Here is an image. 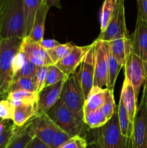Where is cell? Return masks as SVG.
I'll use <instances>...</instances> for the list:
<instances>
[{"mask_svg": "<svg viewBox=\"0 0 147 148\" xmlns=\"http://www.w3.org/2000/svg\"><path fill=\"white\" fill-rule=\"evenodd\" d=\"M5 121H2V120H0V134H2L4 132V130H6V128L7 127V124H6V123L4 122Z\"/></svg>", "mask_w": 147, "mask_h": 148, "instance_id": "ee69618b", "label": "cell"}, {"mask_svg": "<svg viewBox=\"0 0 147 148\" xmlns=\"http://www.w3.org/2000/svg\"><path fill=\"white\" fill-rule=\"evenodd\" d=\"M49 9L50 8L48 7L44 0H43L35 14L30 35L27 36V38L32 41L40 43L44 39L43 36H44L45 23Z\"/></svg>", "mask_w": 147, "mask_h": 148, "instance_id": "e0dca14e", "label": "cell"}, {"mask_svg": "<svg viewBox=\"0 0 147 148\" xmlns=\"http://www.w3.org/2000/svg\"><path fill=\"white\" fill-rule=\"evenodd\" d=\"M48 66H39L35 74L36 92L37 94L44 88L48 75Z\"/></svg>", "mask_w": 147, "mask_h": 148, "instance_id": "e575fe53", "label": "cell"}, {"mask_svg": "<svg viewBox=\"0 0 147 148\" xmlns=\"http://www.w3.org/2000/svg\"><path fill=\"white\" fill-rule=\"evenodd\" d=\"M53 122L71 137L81 136L84 125L78 122L73 113L65 106L60 99L47 113Z\"/></svg>", "mask_w": 147, "mask_h": 148, "instance_id": "5b68a950", "label": "cell"}, {"mask_svg": "<svg viewBox=\"0 0 147 148\" xmlns=\"http://www.w3.org/2000/svg\"><path fill=\"white\" fill-rule=\"evenodd\" d=\"M5 0H0V28H1V17H2V11L3 7Z\"/></svg>", "mask_w": 147, "mask_h": 148, "instance_id": "f6af8a7d", "label": "cell"}, {"mask_svg": "<svg viewBox=\"0 0 147 148\" xmlns=\"http://www.w3.org/2000/svg\"><path fill=\"white\" fill-rule=\"evenodd\" d=\"M27 148H48V147L44 143H42L37 137H34Z\"/></svg>", "mask_w": 147, "mask_h": 148, "instance_id": "b9f144b4", "label": "cell"}, {"mask_svg": "<svg viewBox=\"0 0 147 148\" xmlns=\"http://www.w3.org/2000/svg\"><path fill=\"white\" fill-rule=\"evenodd\" d=\"M43 0H24L25 37L30 35L35 14Z\"/></svg>", "mask_w": 147, "mask_h": 148, "instance_id": "cb8c5ba5", "label": "cell"}, {"mask_svg": "<svg viewBox=\"0 0 147 148\" xmlns=\"http://www.w3.org/2000/svg\"><path fill=\"white\" fill-rule=\"evenodd\" d=\"M120 99L122 101L127 110L128 114V118L131 122L133 124L134 117H135V111L137 109V101L135 95V91L131 82L127 78L125 77L122 83V90Z\"/></svg>", "mask_w": 147, "mask_h": 148, "instance_id": "ac0fdd59", "label": "cell"}, {"mask_svg": "<svg viewBox=\"0 0 147 148\" xmlns=\"http://www.w3.org/2000/svg\"><path fill=\"white\" fill-rule=\"evenodd\" d=\"M15 90L36 92V82L35 77H20L13 81L10 91Z\"/></svg>", "mask_w": 147, "mask_h": 148, "instance_id": "f546056e", "label": "cell"}, {"mask_svg": "<svg viewBox=\"0 0 147 148\" xmlns=\"http://www.w3.org/2000/svg\"><path fill=\"white\" fill-rule=\"evenodd\" d=\"M108 89L114 90L115 82L118 76L119 72L122 66L118 64L110 51L109 46L108 50Z\"/></svg>", "mask_w": 147, "mask_h": 148, "instance_id": "484cf974", "label": "cell"}, {"mask_svg": "<svg viewBox=\"0 0 147 148\" xmlns=\"http://www.w3.org/2000/svg\"><path fill=\"white\" fill-rule=\"evenodd\" d=\"M115 2L114 0H105L102 4L100 12V33L105 31L110 21L115 10Z\"/></svg>", "mask_w": 147, "mask_h": 148, "instance_id": "83f0119b", "label": "cell"}, {"mask_svg": "<svg viewBox=\"0 0 147 148\" xmlns=\"http://www.w3.org/2000/svg\"><path fill=\"white\" fill-rule=\"evenodd\" d=\"M114 1H115H115H116V0H114Z\"/></svg>", "mask_w": 147, "mask_h": 148, "instance_id": "c3c4849f", "label": "cell"}, {"mask_svg": "<svg viewBox=\"0 0 147 148\" xmlns=\"http://www.w3.org/2000/svg\"><path fill=\"white\" fill-rule=\"evenodd\" d=\"M1 99H3V98H1V97H0V101H1Z\"/></svg>", "mask_w": 147, "mask_h": 148, "instance_id": "7dc6e473", "label": "cell"}, {"mask_svg": "<svg viewBox=\"0 0 147 148\" xmlns=\"http://www.w3.org/2000/svg\"><path fill=\"white\" fill-rule=\"evenodd\" d=\"M95 43V77L93 87L107 88L108 78V43L96 39Z\"/></svg>", "mask_w": 147, "mask_h": 148, "instance_id": "ba28073f", "label": "cell"}, {"mask_svg": "<svg viewBox=\"0 0 147 148\" xmlns=\"http://www.w3.org/2000/svg\"><path fill=\"white\" fill-rule=\"evenodd\" d=\"M15 106L8 99H1L0 101V120L8 121L12 120L14 116Z\"/></svg>", "mask_w": 147, "mask_h": 148, "instance_id": "1f68e13d", "label": "cell"}, {"mask_svg": "<svg viewBox=\"0 0 147 148\" xmlns=\"http://www.w3.org/2000/svg\"><path fill=\"white\" fill-rule=\"evenodd\" d=\"M144 69H145V73H146V81H147V58L144 62Z\"/></svg>", "mask_w": 147, "mask_h": 148, "instance_id": "bcb514c9", "label": "cell"}, {"mask_svg": "<svg viewBox=\"0 0 147 148\" xmlns=\"http://www.w3.org/2000/svg\"><path fill=\"white\" fill-rule=\"evenodd\" d=\"M44 1L49 8L56 7L59 10L61 9V4L60 0H44Z\"/></svg>", "mask_w": 147, "mask_h": 148, "instance_id": "7bdbcfd3", "label": "cell"}, {"mask_svg": "<svg viewBox=\"0 0 147 148\" xmlns=\"http://www.w3.org/2000/svg\"><path fill=\"white\" fill-rule=\"evenodd\" d=\"M125 77L128 79L133 88L135 95L138 99L141 86L146 81V73L144 62L134 53H131L125 66Z\"/></svg>", "mask_w": 147, "mask_h": 148, "instance_id": "30bf717a", "label": "cell"}, {"mask_svg": "<svg viewBox=\"0 0 147 148\" xmlns=\"http://www.w3.org/2000/svg\"><path fill=\"white\" fill-rule=\"evenodd\" d=\"M26 58L24 57V54L22 53L20 51H19L18 53H17L15 56L14 58V60H13V71H14V75L17 71L20 70L22 68V66H23L24 63L25 62Z\"/></svg>", "mask_w": 147, "mask_h": 148, "instance_id": "74e56055", "label": "cell"}, {"mask_svg": "<svg viewBox=\"0 0 147 148\" xmlns=\"http://www.w3.org/2000/svg\"><path fill=\"white\" fill-rule=\"evenodd\" d=\"M25 38L24 0H5L1 17L0 39Z\"/></svg>", "mask_w": 147, "mask_h": 148, "instance_id": "6da1fadb", "label": "cell"}, {"mask_svg": "<svg viewBox=\"0 0 147 148\" xmlns=\"http://www.w3.org/2000/svg\"><path fill=\"white\" fill-rule=\"evenodd\" d=\"M23 38L0 39V97L7 98L14 79L13 60L20 49Z\"/></svg>", "mask_w": 147, "mask_h": 148, "instance_id": "7a4b0ae2", "label": "cell"}, {"mask_svg": "<svg viewBox=\"0 0 147 148\" xmlns=\"http://www.w3.org/2000/svg\"><path fill=\"white\" fill-rule=\"evenodd\" d=\"M33 138L34 135L32 132L30 120L23 127H17L6 148H27Z\"/></svg>", "mask_w": 147, "mask_h": 148, "instance_id": "d6986e66", "label": "cell"}, {"mask_svg": "<svg viewBox=\"0 0 147 148\" xmlns=\"http://www.w3.org/2000/svg\"><path fill=\"white\" fill-rule=\"evenodd\" d=\"M99 110L103 113L104 115L108 119V120L112 118L117 110V106L115 105V99H114L113 90L109 89L107 90L105 103Z\"/></svg>", "mask_w": 147, "mask_h": 148, "instance_id": "4dcf8cb0", "label": "cell"}, {"mask_svg": "<svg viewBox=\"0 0 147 148\" xmlns=\"http://www.w3.org/2000/svg\"><path fill=\"white\" fill-rule=\"evenodd\" d=\"M68 78L69 77L61 71L56 65H50L48 66V75L44 88L51 86L61 81H66Z\"/></svg>", "mask_w": 147, "mask_h": 148, "instance_id": "f1b7e54d", "label": "cell"}, {"mask_svg": "<svg viewBox=\"0 0 147 148\" xmlns=\"http://www.w3.org/2000/svg\"><path fill=\"white\" fill-rule=\"evenodd\" d=\"M117 112H118V123H119L121 134L125 138L131 140L133 124L130 121L126 108L120 99L117 107Z\"/></svg>", "mask_w": 147, "mask_h": 148, "instance_id": "603a6c76", "label": "cell"}, {"mask_svg": "<svg viewBox=\"0 0 147 148\" xmlns=\"http://www.w3.org/2000/svg\"><path fill=\"white\" fill-rule=\"evenodd\" d=\"M110 51L112 56L115 57L117 62L122 67H124L127 59L131 55V38H121L115 39L113 40L108 42Z\"/></svg>", "mask_w": 147, "mask_h": 148, "instance_id": "2e32d148", "label": "cell"}, {"mask_svg": "<svg viewBox=\"0 0 147 148\" xmlns=\"http://www.w3.org/2000/svg\"><path fill=\"white\" fill-rule=\"evenodd\" d=\"M86 148H107L99 138L96 137H92L90 141H87Z\"/></svg>", "mask_w": 147, "mask_h": 148, "instance_id": "60d3db41", "label": "cell"}, {"mask_svg": "<svg viewBox=\"0 0 147 148\" xmlns=\"http://www.w3.org/2000/svg\"><path fill=\"white\" fill-rule=\"evenodd\" d=\"M39 44H40L45 50L48 51L56 48V46H59L60 43H59L57 40H54V39H43L41 42L39 43Z\"/></svg>", "mask_w": 147, "mask_h": 148, "instance_id": "ab89813d", "label": "cell"}, {"mask_svg": "<svg viewBox=\"0 0 147 148\" xmlns=\"http://www.w3.org/2000/svg\"><path fill=\"white\" fill-rule=\"evenodd\" d=\"M84 123L90 129H99L109 120L100 110L84 112Z\"/></svg>", "mask_w": 147, "mask_h": 148, "instance_id": "d4e9b609", "label": "cell"}, {"mask_svg": "<svg viewBox=\"0 0 147 148\" xmlns=\"http://www.w3.org/2000/svg\"><path fill=\"white\" fill-rule=\"evenodd\" d=\"M121 38H130L126 27L124 0H116L113 14L105 31L100 33L97 40L109 42Z\"/></svg>", "mask_w": 147, "mask_h": 148, "instance_id": "8992f818", "label": "cell"}, {"mask_svg": "<svg viewBox=\"0 0 147 148\" xmlns=\"http://www.w3.org/2000/svg\"><path fill=\"white\" fill-rule=\"evenodd\" d=\"M36 108L37 104L22 105L15 107L12 119L13 124L19 128L25 125L36 116Z\"/></svg>", "mask_w": 147, "mask_h": 148, "instance_id": "44dd1931", "label": "cell"}, {"mask_svg": "<svg viewBox=\"0 0 147 148\" xmlns=\"http://www.w3.org/2000/svg\"><path fill=\"white\" fill-rule=\"evenodd\" d=\"M65 82L66 81H61L51 86L46 87L39 92L37 95L36 116L46 114L59 101Z\"/></svg>", "mask_w": 147, "mask_h": 148, "instance_id": "7c38bea8", "label": "cell"}, {"mask_svg": "<svg viewBox=\"0 0 147 148\" xmlns=\"http://www.w3.org/2000/svg\"><path fill=\"white\" fill-rule=\"evenodd\" d=\"M133 127L131 148H147V81L144 84L142 96L137 106Z\"/></svg>", "mask_w": 147, "mask_h": 148, "instance_id": "277c9868", "label": "cell"}, {"mask_svg": "<svg viewBox=\"0 0 147 148\" xmlns=\"http://www.w3.org/2000/svg\"><path fill=\"white\" fill-rule=\"evenodd\" d=\"M131 52L141 58L143 62L147 58V21L137 17L135 30L131 36Z\"/></svg>", "mask_w": 147, "mask_h": 148, "instance_id": "5bb4252c", "label": "cell"}, {"mask_svg": "<svg viewBox=\"0 0 147 148\" xmlns=\"http://www.w3.org/2000/svg\"><path fill=\"white\" fill-rule=\"evenodd\" d=\"M31 130L34 137H37L48 147H50L54 135L56 125L46 114L35 116L30 119Z\"/></svg>", "mask_w": 147, "mask_h": 148, "instance_id": "4fadbf2b", "label": "cell"}, {"mask_svg": "<svg viewBox=\"0 0 147 148\" xmlns=\"http://www.w3.org/2000/svg\"><path fill=\"white\" fill-rule=\"evenodd\" d=\"M91 46L92 44L84 46H75L69 55L54 65L68 77L71 76L82 63L85 56L90 49Z\"/></svg>", "mask_w": 147, "mask_h": 148, "instance_id": "9a60e30c", "label": "cell"}, {"mask_svg": "<svg viewBox=\"0 0 147 148\" xmlns=\"http://www.w3.org/2000/svg\"><path fill=\"white\" fill-rule=\"evenodd\" d=\"M71 138V136H69L67 133H66L61 129L56 126L54 135L52 139L51 143H50L49 148H60L66 142L69 141Z\"/></svg>", "mask_w": 147, "mask_h": 148, "instance_id": "836d02e7", "label": "cell"}, {"mask_svg": "<svg viewBox=\"0 0 147 148\" xmlns=\"http://www.w3.org/2000/svg\"><path fill=\"white\" fill-rule=\"evenodd\" d=\"M20 51L24 54L26 59L38 67L53 65L47 51L45 50L39 43L32 41L27 37L22 39Z\"/></svg>", "mask_w": 147, "mask_h": 148, "instance_id": "8fae6325", "label": "cell"}, {"mask_svg": "<svg viewBox=\"0 0 147 148\" xmlns=\"http://www.w3.org/2000/svg\"><path fill=\"white\" fill-rule=\"evenodd\" d=\"M37 68L38 66L26 59L21 69L14 74L13 81L20 77H35Z\"/></svg>", "mask_w": 147, "mask_h": 148, "instance_id": "d6a6232c", "label": "cell"}, {"mask_svg": "<svg viewBox=\"0 0 147 148\" xmlns=\"http://www.w3.org/2000/svg\"><path fill=\"white\" fill-rule=\"evenodd\" d=\"M137 17H141L147 21V0H137Z\"/></svg>", "mask_w": 147, "mask_h": 148, "instance_id": "f35d334b", "label": "cell"}, {"mask_svg": "<svg viewBox=\"0 0 147 148\" xmlns=\"http://www.w3.org/2000/svg\"><path fill=\"white\" fill-rule=\"evenodd\" d=\"M95 43H92L90 49L81 64L80 69L77 72L79 84L82 88L84 99L87 98L89 92L93 88L95 77Z\"/></svg>", "mask_w": 147, "mask_h": 148, "instance_id": "9c48e42d", "label": "cell"}, {"mask_svg": "<svg viewBox=\"0 0 147 148\" xmlns=\"http://www.w3.org/2000/svg\"><path fill=\"white\" fill-rule=\"evenodd\" d=\"M93 137L99 138L107 148H131V140L120 132L117 110L112 118L94 133Z\"/></svg>", "mask_w": 147, "mask_h": 148, "instance_id": "52a82bcc", "label": "cell"}, {"mask_svg": "<svg viewBox=\"0 0 147 148\" xmlns=\"http://www.w3.org/2000/svg\"><path fill=\"white\" fill-rule=\"evenodd\" d=\"M60 101L73 113L78 122L84 125V106L85 99L79 84L76 70L64 82Z\"/></svg>", "mask_w": 147, "mask_h": 148, "instance_id": "3957f363", "label": "cell"}, {"mask_svg": "<svg viewBox=\"0 0 147 148\" xmlns=\"http://www.w3.org/2000/svg\"><path fill=\"white\" fill-rule=\"evenodd\" d=\"M87 142L84 137L82 136L72 137L60 148H86Z\"/></svg>", "mask_w": 147, "mask_h": 148, "instance_id": "8d00e7d4", "label": "cell"}, {"mask_svg": "<svg viewBox=\"0 0 147 148\" xmlns=\"http://www.w3.org/2000/svg\"><path fill=\"white\" fill-rule=\"evenodd\" d=\"M37 92H28V91L15 90L10 91L7 96V99L10 100L15 107L22 105H30L37 104Z\"/></svg>", "mask_w": 147, "mask_h": 148, "instance_id": "7402d4cb", "label": "cell"}, {"mask_svg": "<svg viewBox=\"0 0 147 148\" xmlns=\"http://www.w3.org/2000/svg\"><path fill=\"white\" fill-rule=\"evenodd\" d=\"M75 45L71 43H66L63 44H59L54 49L47 51L50 60L52 61L53 64H56L63 59H64L67 55L69 54Z\"/></svg>", "mask_w": 147, "mask_h": 148, "instance_id": "4316f807", "label": "cell"}, {"mask_svg": "<svg viewBox=\"0 0 147 148\" xmlns=\"http://www.w3.org/2000/svg\"><path fill=\"white\" fill-rule=\"evenodd\" d=\"M107 90V88L93 87L84 101V112L95 111L100 109L105 103Z\"/></svg>", "mask_w": 147, "mask_h": 148, "instance_id": "ffe728a7", "label": "cell"}, {"mask_svg": "<svg viewBox=\"0 0 147 148\" xmlns=\"http://www.w3.org/2000/svg\"><path fill=\"white\" fill-rule=\"evenodd\" d=\"M17 128L14 124H8L4 132L0 134V148H6L14 136Z\"/></svg>", "mask_w": 147, "mask_h": 148, "instance_id": "d590c367", "label": "cell"}]
</instances>
